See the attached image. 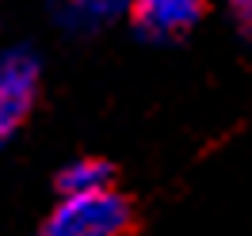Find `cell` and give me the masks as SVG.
<instances>
[{
    "label": "cell",
    "mask_w": 252,
    "mask_h": 236,
    "mask_svg": "<svg viewBox=\"0 0 252 236\" xmlns=\"http://www.w3.org/2000/svg\"><path fill=\"white\" fill-rule=\"evenodd\" d=\"M42 80V65L34 57V50L12 46L0 53V141H8L34 107Z\"/></svg>",
    "instance_id": "2"
},
{
    "label": "cell",
    "mask_w": 252,
    "mask_h": 236,
    "mask_svg": "<svg viewBox=\"0 0 252 236\" xmlns=\"http://www.w3.org/2000/svg\"><path fill=\"white\" fill-rule=\"evenodd\" d=\"M50 8L69 34H95L130 12V0H50Z\"/></svg>",
    "instance_id": "4"
},
{
    "label": "cell",
    "mask_w": 252,
    "mask_h": 236,
    "mask_svg": "<svg viewBox=\"0 0 252 236\" xmlns=\"http://www.w3.org/2000/svg\"><path fill=\"white\" fill-rule=\"evenodd\" d=\"M134 229V210L119 190L62 194L42 221L38 236H126Z\"/></svg>",
    "instance_id": "1"
},
{
    "label": "cell",
    "mask_w": 252,
    "mask_h": 236,
    "mask_svg": "<svg viewBox=\"0 0 252 236\" xmlns=\"http://www.w3.org/2000/svg\"><path fill=\"white\" fill-rule=\"evenodd\" d=\"M225 16L233 23V31L252 46V0H225Z\"/></svg>",
    "instance_id": "6"
},
{
    "label": "cell",
    "mask_w": 252,
    "mask_h": 236,
    "mask_svg": "<svg viewBox=\"0 0 252 236\" xmlns=\"http://www.w3.org/2000/svg\"><path fill=\"white\" fill-rule=\"evenodd\" d=\"M111 179H115V168L107 160L77 157L62 168L58 187H62V194H95V190H111Z\"/></svg>",
    "instance_id": "5"
},
{
    "label": "cell",
    "mask_w": 252,
    "mask_h": 236,
    "mask_svg": "<svg viewBox=\"0 0 252 236\" xmlns=\"http://www.w3.org/2000/svg\"><path fill=\"white\" fill-rule=\"evenodd\" d=\"M206 0H130L126 19L149 42H176L199 27Z\"/></svg>",
    "instance_id": "3"
}]
</instances>
